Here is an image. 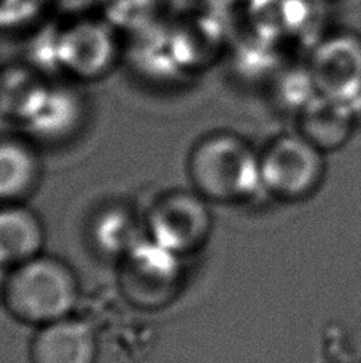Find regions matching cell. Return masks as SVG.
I'll use <instances>...</instances> for the list:
<instances>
[{"instance_id": "cell-1", "label": "cell", "mask_w": 361, "mask_h": 363, "mask_svg": "<svg viewBox=\"0 0 361 363\" xmlns=\"http://www.w3.org/2000/svg\"><path fill=\"white\" fill-rule=\"evenodd\" d=\"M188 172L195 190L214 203H243L266 194L260 155L241 135L214 133L193 147Z\"/></svg>"}, {"instance_id": "cell-2", "label": "cell", "mask_w": 361, "mask_h": 363, "mask_svg": "<svg viewBox=\"0 0 361 363\" xmlns=\"http://www.w3.org/2000/svg\"><path fill=\"white\" fill-rule=\"evenodd\" d=\"M0 298L15 319L42 327L72 315L80 285L66 262L40 254L10 271Z\"/></svg>"}, {"instance_id": "cell-3", "label": "cell", "mask_w": 361, "mask_h": 363, "mask_svg": "<svg viewBox=\"0 0 361 363\" xmlns=\"http://www.w3.org/2000/svg\"><path fill=\"white\" fill-rule=\"evenodd\" d=\"M122 55L125 37L101 13L56 19V79L74 83L99 82L122 66Z\"/></svg>"}, {"instance_id": "cell-4", "label": "cell", "mask_w": 361, "mask_h": 363, "mask_svg": "<svg viewBox=\"0 0 361 363\" xmlns=\"http://www.w3.org/2000/svg\"><path fill=\"white\" fill-rule=\"evenodd\" d=\"M261 180L268 196L302 201L325 180L326 153L299 133L275 138L260 155Z\"/></svg>"}, {"instance_id": "cell-5", "label": "cell", "mask_w": 361, "mask_h": 363, "mask_svg": "<svg viewBox=\"0 0 361 363\" xmlns=\"http://www.w3.org/2000/svg\"><path fill=\"white\" fill-rule=\"evenodd\" d=\"M182 281L183 257L148 236L120 258V290L135 308H164L177 296Z\"/></svg>"}, {"instance_id": "cell-6", "label": "cell", "mask_w": 361, "mask_h": 363, "mask_svg": "<svg viewBox=\"0 0 361 363\" xmlns=\"http://www.w3.org/2000/svg\"><path fill=\"white\" fill-rule=\"evenodd\" d=\"M173 51L190 79L224 61L237 32L234 16L197 6L169 18Z\"/></svg>"}, {"instance_id": "cell-7", "label": "cell", "mask_w": 361, "mask_h": 363, "mask_svg": "<svg viewBox=\"0 0 361 363\" xmlns=\"http://www.w3.org/2000/svg\"><path fill=\"white\" fill-rule=\"evenodd\" d=\"M212 211L197 191L173 190L154 201L145 218L147 236L173 254H195L212 233Z\"/></svg>"}, {"instance_id": "cell-8", "label": "cell", "mask_w": 361, "mask_h": 363, "mask_svg": "<svg viewBox=\"0 0 361 363\" xmlns=\"http://www.w3.org/2000/svg\"><path fill=\"white\" fill-rule=\"evenodd\" d=\"M86 118V101L74 82L47 79L37 91L21 126L32 138L59 142L79 133Z\"/></svg>"}, {"instance_id": "cell-9", "label": "cell", "mask_w": 361, "mask_h": 363, "mask_svg": "<svg viewBox=\"0 0 361 363\" xmlns=\"http://www.w3.org/2000/svg\"><path fill=\"white\" fill-rule=\"evenodd\" d=\"M169 18L125 37L122 66L135 79L154 88L183 86L191 79L185 74L172 47Z\"/></svg>"}, {"instance_id": "cell-10", "label": "cell", "mask_w": 361, "mask_h": 363, "mask_svg": "<svg viewBox=\"0 0 361 363\" xmlns=\"http://www.w3.org/2000/svg\"><path fill=\"white\" fill-rule=\"evenodd\" d=\"M311 74L321 96L345 104L361 113V43L352 37H334L315 50Z\"/></svg>"}, {"instance_id": "cell-11", "label": "cell", "mask_w": 361, "mask_h": 363, "mask_svg": "<svg viewBox=\"0 0 361 363\" xmlns=\"http://www.w3.org/2000/svg\"><path fill=\"white\" fill-rule=\"evenodd\" d=\"M98 336L74 315L38 327L29 347L30 363H98Z\"/></svg>"}, {"instance_id": "cell-12", "label": "cell", "mask_w": 361, "mask_h": 363, "mask_svg": "<svg viewBox=\"0 0 361 363\" xmlns=\"http://www.w3.org/2000/svg\"><path fill=\"white\" fill-rule=\"evenodd\" d=\"M45 228L40 217L23 203L0 206V263L13 269L43 254Z\"/></svg>"}, {"instance_id": "cell-13", "label": "cell", "mask_w": 361, "mask_h": 363, "mask_svg": "<svg viewBox=\"0 0 361 363\" xmlns=\"http://www.w3.org/2000/svg\"><path fill=\"white\" fill-rule=\"evenodd\" d=\"M357 116L345 104L319 94L298 115V133L328 155L339 150L349 142Z\"/></svg>"}, {"instance_id": "cell-14", "label": "cell", "mask_w": 361, "mask_h": 363, "mask_svg": "<svg viewBox=\"0 0 361 363\" xmlns=\"http://www.w3.org/2000/svg\"><path fill=\"white\" fill-rule=\"evenodd\" d=\"M224 61L234 79L245 85H269L283 69L280 47L237 28Z\"/></svg>"}, {"instance_id": "cell-15", "label": "cell", "mask_w": 361, "mask_h": 363, "mask_svg": "<svg viewBox=\"0 0 361 363\" xmlns=\"http://www.w3.org/2000/svg\"><path fill=\"white\" fill-rule=\"evenodd\" d=\"M38 179L40 161L34 148L19 139H0V206L21 203Z\"/></svg>"}, {"instance_id": "cell-16", "label": "cell", "mask_w": 361, "mask_h": 363, "mask_svg": "<svg viewBox=\"0 0 361 363\" xmlns=\"http://www.w3.org/2000/svg\"><path fill=\"white\" fill-rule=\"evenodd\" d=\"M145 236V222L140 223L134 212L122 206L107 207L94 218L91 226V238L96 249L101 254L118 260Z\"/></svg>"}, {"instance_id": "cell-17", "label": "cell", "mask_w": 361, "mask_h": 363, "mask_svg": "<svg viewBox=\"0 0 361 363\" xmlns=\"http://www.w3.org/2000/svg\"><path fill=\"white\" fill-rule=\"evenodd\" d=\"M47 79L24 61L0 67V116L21 125Z\"/></svg>"}, {"instance_id": "cell-18", "label": "cell", "mask_w": 361, "mask_h": 363, "mask_svg": "<svg viewBox=\"0 0 361 363\" xmlns=\"http://www.w3.org/2000/svg\"><path fill=\"white\" fill-rule=\"evenodd\" d=\"M167 0H104L99 13L122 37L132 35L167 16Z\"/></svg>"}, {"instance_id": "cell-19", "label": "cell", "mask_w": 361, "mask_h": 363, "mask_svg": "<svg viewBox=\"0 0 361 363\" xmlns=\"http://www.w3.org/2000/svg\"><path fill=\"white\" fill-rule=\"evenodd\" d=\"M268 86L275 106L296 115L320 94L311 70L299 67H283Z\"/></svg>"}, {"instance_id": "cell-20", "label": "cell", "mask_w": 361, "mask_h": 363, "mask_svg": "<svg viewBox=\"0 0 361 363\" xmlns=\"http://www.w3.org/2000/svg\"><path fill=\"white\" fill-rule=\"evenodd\" d=\"M50 13L47 0H0V34L25 35Z\"/></svg>"}, {"instance_id": "cell-21", "label": "cell", "mask_w": 361, "mask_h": 363, "mask_svg": "<svg viewBox=\"0 0 361 363\" xmlns=\"http://www.w3.org/2000/svg\"><path fill=\"white\" fill-rule=\"evenodd\" d=\"M50 11L57 16H79L99 13L104 0H47Z\"/></svg>"}, {"instance_id": "cell-22", "label": "cell", "mask_w": 361, "mask_h": 363, "mask_svg": "<svg viewBox=\"0 0 361 363\" xmlns=\"http://www.w3.org/2000/svg\"><path fill=\"white\" fill-rule=\"evenodd\" d=\"M197 4L199 6H204V9L236 16L243 10V6L248 4V0H197Z\"/></svg>"}, {"instance_id": "cell-23", "label": "cell", "mask_w": 361, "mask_h": 363, "mask_svg": "<svg viewBox=\"0 0 361 363\" xmlns=\"http://www.w3.org/2000/svg\"><path fill=\"white\" fill-rule=\"evenodd\" d=\"M8 268H5L2 263H0V296H2L4 294V289H5V284H6V279H8V274H10Z\"/></svg>"}]
</instances>
